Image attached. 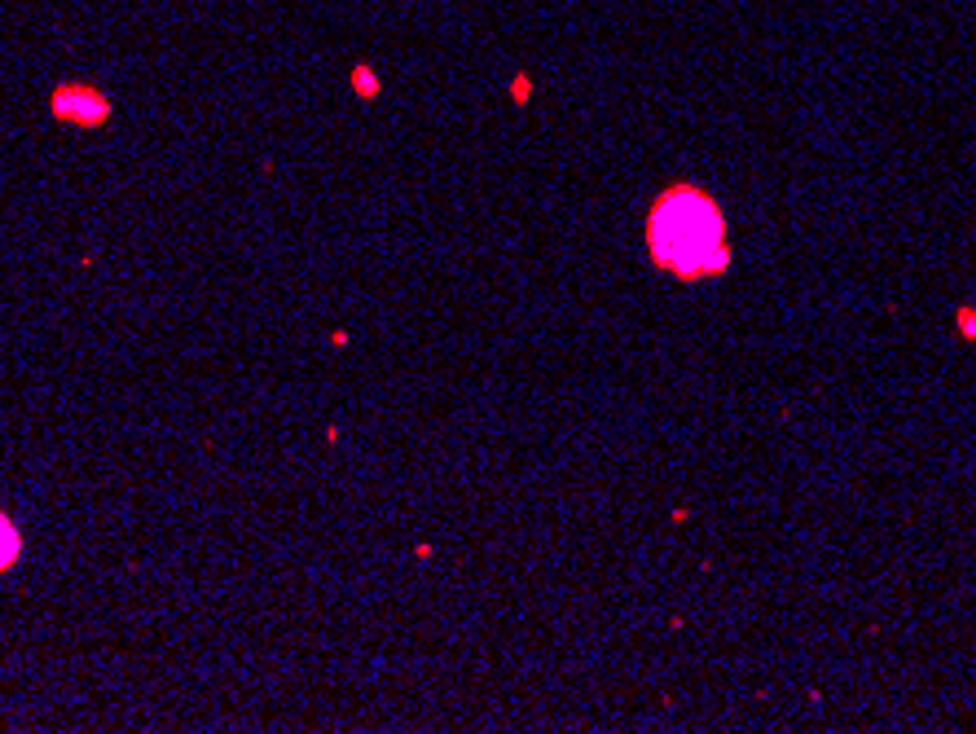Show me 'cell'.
Masks as SVG:
<instances>
[{
  "instance_id": "4",
  "label": "cell",
  "mask_w": 976,
  "mask_h": 734,
  "mask_svg": "<svg viewBox=\"0 0 976 734\" xmlns=\"http://www.w3.org/2000/svg\"><path fill=\"white\" fill-rule=\"evenodd\" d=\"M959 326H963V335H976V313H972V308H963V313H959Z\"/></svg>"
},
{
  "instance_id": "1",
  "label": "cell",
  "mask_w": 976,
  "mask_h": 734,
  "mask_svg": "<svg viewBox=\"0 0 976 734\" xmlns=\"http://www.w3.org/2000/svg\"><path fill=\"white\" fill-rule=\"evenodd\" d=\"M647 251L673 277H717L730 264L726 220L704 189L678 185L656 198L647 216Z\"/></svg>"
},
{
  "instance_id": "2",
  "label": "cell",
  "mask_w": 976,
  "mask_h": 734,
  "mask_svg": "<svg viewBox=\"0 0 976 734\" xmlns=\"http://www.w3.org/2000/svg\"><path fill=\"white\" fill-rule=\"evenodd\" d=\"M53 119H62V124H75V128H97L110 119V102L106 93H97V88H84V84H62L53 88Z\"/></svg>"
},
{
  "instance_id": "3",
  "label": "cell",
  "mask_w": 976,
  "mask_h": 734,
  "mask_svg": "<svg viewBox=\"0 0 976 734\" xmlns=\"http://www.w3.org/2000/svg\"><path fill=\"white\" fill-rule=\"evenodd\" d=\"M18 559H22V532H18L14 519L0 510V576H5Z\"/></svg>"
}]
</instances>
